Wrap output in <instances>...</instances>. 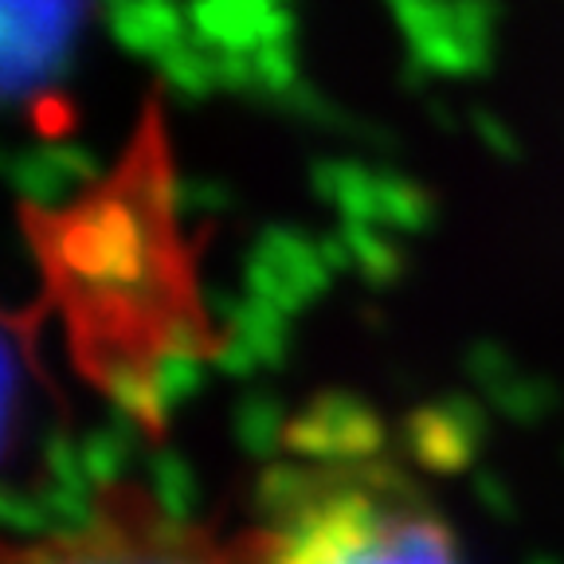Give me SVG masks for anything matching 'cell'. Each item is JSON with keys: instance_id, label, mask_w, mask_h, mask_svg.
Segmentation results:
<instances>
[{"instance_id": "obj_2", "label": "cell", "mask_w": 564, "mask_h": 564, "mask_svg": "<svg viewBox=\"0 0 564 564\" xmlns=\"http://www.w3.org/2000/svg\"><path fill=\"white\" fill-rule=\"evenodd\" d=\"M231 541L243 564H467L412 470L377 440H349L322 420L291 432Z\"/></svg>"}, {"instance_id": "obj_1", "label": "cell", "mask_w": 564, "mask_h": 564, "mask_svg": "<svg viewBox=\"0 0 564 564\" xmlns=\"http://www.w3.org/2000/svg\"><path fill=\"white\" fill-rule=\"evenodd\" d=\"M55 220V239H40L52 291L75 322V349L90 377L106 388L126 384L130 397L200 326L185 247L169 212L165 153L130 158L95 196Z\"/></svg>"}, {"instance_id": "obj_3", "label": "cell", "mask_w": 564, "mask_h": 564, "mask_svg": "<svg viewBox=\"0 0 564 564\" xmlns=\"http://www.w3.org/2000/svg\"><path fill=\"white\" fill-rule=\"evenodd\" d=\"M4 564H243L236 541L173 513L138 482H110L75 525L17 541Z\"/></svg>"}]
</instances>
